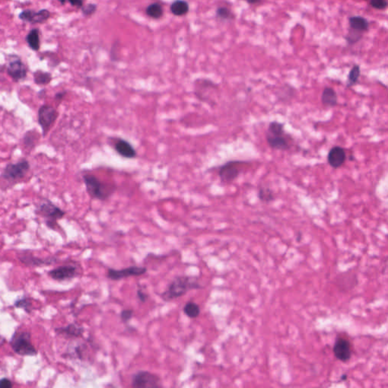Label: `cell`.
<instances>
[{
  "mask_svg": "<svg viewBox=\"0 0 388 388\" xmlns=\"http://www.w3.org/2000/svg\"><path fill=\"white\" fill-rule=\"evenodd\" d=\"M202 288L199 279L196 277L181 275L171 281L167 289L161 294L165 302L171 301L185 295L189 291Z\"/></svg>",
  "mask_w": 388,
  "mask_h": 388,
  "instance_id": "cell-1",
  "label": "cell"
},
{
  "mask_svg": "<svg viewBox=\"0 0 388 388\" xmlns=\"http://www.w3.org/2000/svg\"><path fill=\"white\" fill-rule=\"evenodd\" d=\"M83 181L89 196L94 200L106 201L117 190L115 184L102 181L91 174L83 175Z\"/></svg>",
  "mask_w": 388,
  "mask_h": 388,
  "instance_id": "cell-2",
  "label": "cell"
},
{
  "mask_svg": "<svg viewBox=\"0 0 388 388\" xmlns=\"http://www.w3.org/2000/svg\"><path fill=\"white\" fill-rule=\"evenodd\" d=\"M10 346L14 354L20 357H35L38 351L33 344L31 334L27 331H16L10 340Z\"/></svg>",
  "mask_w": 388,
  "mask_h": 388,
  "instance_id": "cell-3",
  "label": "cell"
},
{
  "mask_svg": "<svg viewBox=\"0 0 388 388\" xmlns=\"http://www.w3.org/2000/svg\"><path fill=\"white\" fill-rule=\"evenodd\" d=\"M36 214L45 219V223L49 229L55 230L58 227L57 222L64 217L65 212L50 200L43 199L38 204Z\"/></svg>",
  "mask_w": 388,
  "mask_h": 388,
  "instance_id": "cell-4",
  "label": "cell"
},
{
  "mask_svg": "<svg viewBox=\"0 0 388 388\" xmlns=\"http://www.w3.org/2000/svg\"><path fill=\"white\" fill-rule=\"evenodd\" d=\"M248 162L241 160H231L219 166L218 175L223 184H230L238 179L241 175V167Z\"/></svg>",
  "mask_w": 388,
  "mask_h": 388,
  "instance_id": "cell-5",
  "label": "cell"
},
{
  "mask_svg": "<svg viewBox=\"0 0 388 388\" xmlns=\"http://www.w3.org/2000/svg\"><path fill=\"white\" fill-rule=\"evenodd\" d=\"M38 123L42 129V135L46 136L56 121L58 112L52 105H42L38 110Z\"/></svg>",
  "mask_w": 388,
  "mask_h": 388,
  "instance_id": "cell-6",
  "label": "cell"
},
{
  "mask_svg": "<svg viewBox=\"0 0 388 388\" xmlns=\"http://www.w3.org/2000/svg\"><path fill=\"white\" fill-rule=\"evenodd\" d=\"M30 169V163L25 159L17 163H10L5 166L1 178L8 181H17L25 176Z\"/></svg>",
  "mask_w": 388,
  "mask_h": 388,
  "instance_id": "cell-7",
  "label": "cell"
},
{
  "mask_svg": "<svg viewBox=\"0 0 388 388\" xmlns=\"http://www.w3.org/2000/svg\"><path fill=\"white\" fill-rule=\"evenodd\" d=\"M131 386L134 388H160L161 379L157 375L148 371H140L132 376Z\"/></svg>",
  "mask_w": 388,
  "mask_h": 388,
  "instance_id": "cell-8",
  "label": "cell"
},
{
  "mask_svg": "<svg viewBox=\"0 0 388 388\" xmlns=\"http://www.w3.org/2000/svg\"><path fill=\"white\" fill-rule=\"evenodd\" d=\"M334 355L342 363H348L353 355L351 341L346 337L338 336L333 348Z\"/></svg>",
  "mask_w": 388,
  "mask_h": 388,
  "instance_id": "cell-9",
  "label": "cell"
},
{
  "mask_svg": "<svg viewBox=\"0 0 388 388\" xmlns=\"http://www.w3.org/2000/svg\"><path fill=\"white\" fill-rule=\"evenodd\" d=\"M147 269L142 266H130L122 269H109L107 272V278L112 281H121L130 277H138L144 275Z\"/></svg>",
  "mask_w": 388,
  "mask_h": 388,
  "instance_id": "cell-10",
  "label": "cell"
},
{
  "mask_svg": "<svg viewBox=\"0 0 388 388\" xmlns=\"http://www.w3.org/2000/svg\"><path fill=\"white\" fill-rule=\"evenodd\" d=\"M78 268L74 265L58 266L48 272V275L56 282H65L78 276Z\"/></svg>",
  "mask_w": 388,
  "mask_h": 388,
  "instance_id": "cell-11",
  "label": "cell"
},
{
  "mask_svg": "<svg viewBox=\"0 0 388 388\" xmlns=\"http://www.w3.org/2000/svg\"><path fill=\"white\" fill-rule=\"evenodd\" d=\"M18 260L27 267H42V266H52L57 263L56 258L54 256L40 258L33 256L31 253H26L19 256Z\"/></svg>",
  "mask_w": 388,
  "mask_h": 388,
  "instance_id": "cell-12",
  "label": "cell"
},
{
  "mask_svg": "<svg viewBox=\"0 0 388 388\" xmlns=\"http://www.w3.org/2000/svg\"><path fill=\"white\" fill-rule=\"evenodd\" d=\"M218 90V85L209 79H197L194 83V93L202 102H209L207 93Z\"/></svg>",
  "mask_w": 388,
  "mask_h": 388,
  "instance_id": "cell-13",
  "label": "cell"
},
{
  "mask_svg": "<svg viewBox=\"0 0 388 388\" xmlns=\"http://www.w3.org/2000/svg\"><path fill=\"white\" fill-rule=\"evenodd\" d=\"M49 17H50V12L47 9H41L36 12L33 10H24L18 15L19 19L22 21L31 23V24H42L46 21Z\"/></svg>",
  "mask_w": 388,
  "mask_h": 388,
  "instance_id": "cell-14",
  "label": "cell"
},
{
  "mask_svg": "<svg viewBox=\"0 0 388 388\" xmlns=\"http://www.w3.org/2000/svg\"><path fill=\"white\" fill-rule=\"evenodd\" d=\"M7 74L14 81L18 82L27 77V68L20 58L16 57L8 63L6 68Z\"/></svg>",
  "mask_w": 388,
  "mask_h": 388,
  "instance_id": "cell-15",
  "label": "cell"
},
{
  "mask_svg": "<svg viewBox=\"0 0 388 388\" xmlns=\"http://www.w3.org/2000/svg\"><path fill=\"white\" fill-rule=\"evenodd\" d=\"M329 165L334 169H339L347 161L346 150L342 146H335L331 148L327 156Z\"/></svg>",
  "mask_w": 388,
  "mask_h": 388,
  "instance_id": "cell-16",
  "label": "cell"
},
{
  "mask_svg": "<svg viewBox=\"0 0 388 388\" xmlns=\"http://www.w3.org/2000/svg\"><path fill=\"white\" fill-rule=\"evenodd\" d=\"M114 149L121 157L125 159H135L137 153L130 142L122 138H118L114 143Z\"/></svg>",
  "mask_w": 388,
  "mask_h": 388,
  "instance_id": "cell-17",
  "label": "cell"
},
{
  "mask_svg": "<svg viewBox=\"0 0 388 388\" xmlns=\"http://www.w3.org/2000/svg\"><path fill=\"white\" fill-rule=\"evenodd\" d=\"M266 141L271 149L275 150L287 151L291 149V144L285 135H272L266 132Z\"/></svg>",
  "mask_w": 388,
  "mask_h": 388,
  "instance_id": "cell-18",
  "label": "cell"
},
{
  "mask_svg": "<svg viewBox=\"0 0 388 388\" xmlns=\"http://www.w3.org/2000/svg\"><path fill=\"white\" fill-rule=\"evenodd\" d=\"M55 332L57 335H61L65 338L77 339L83 337L84 329L75 323H71L64 327L57 328L55 329Z\"/></svg>",
  "mask_w": 388,
  "mask_h": 388,
  "instance_id": "cell-19",
  "label": "cell"
},
{
  "mask_svg": "<svg viewBox=\"0 0 388 388\" xmlns=\"http://www.w3.org/2000/svg\"><path fill=\"white\" fill-rule=\"evenodd\" d=\"M349 22L350 29L356 30V31L361 32V33H366L370 30V20L366 17L360 15L351 16L348 18Z\"/></svg>",
  "mask_w": 388,
  "mask_h": 388,
  "instance_id": "cell-20",
  "label": "cell"
},
{
  "mask_svg": "<svg viewBox=\"0 0 388 388\" xmlns=\"http://www.w3.org/2000/svg\"><path fill=\"white\" fill-rule=\"evenodd\" d=\"M321 102L322 105L328 108H334L338 105V93L335 89L331 87H326L322 91L321 96Z\"/></svg>",
  "mask_w": 388,
  "mask_h": 388,
  "instance_id": "cell-21",
  "label": "cell"
},
{
  "mask_svg": "<svg viewBox=\"0 0 388 388\" xmlns=\"http://www.w3.org/2000/svg\"><path fill=\"white\" fill-rule=\"evenodd\" d=\"M296 94H297V90L295 87H293L289 83H285L283 86L279 87L276 96L280 101L288 102L295 97Z\"/></svg>",
  "mask_w": 388,
  "mask_h": 388,
  "instance_id": "cell-22",
  "label": "cell"
},
{
  "mask_svg": "<svg viewBox=\"0 0 388 388\" xmlns=\"http://www.w3.org/2000/svg\"><path fill=\"white\" fill-rule=\"evenodd\" d=\"M171 12L175 16H184L188 13L190 5L185 0H175L170 6Z\"/></svg>",
  "mask_w": 388,
  "mask_h": 388,
  "instance_id": "cell-23",
  "label": "cell"
},
{
  "mask_svg": "<svg viewBox=\"0 0 388 388\" xmlns=\"http://www.w3.org/2000/svg\"><path fill=\"white\" fill-rule=\"evenodd\" d=\"M360 76H361V68L360 64H354L348 74L347 87L351 88L357 85L360 80Z\"/></svg>",
  "mask_w": 388,
  "mask_h": 388,
  "instance_id": "cell-24",
  "label": "cell"
},
{
  "mask_svg": "<svg viewBox=\"0 0 388 388\" xmlns=\"http://www.w3.org/2000/svg\"><path fill=\"white\" fill-rule=\"evenodd\" d=\"M26 41L29 47L33 51H38L40 47V40H39V32L37 28H33L29 32L26 36Z\"/></svg>",
  "mask_w": 388,
  "mask_h": 388,
  "instance_id": "cell-25",
  "label": "cell"
},
{
  "mask_svg": "<svg viewBox=\"0 0 388 388\" xmlns=\"http://www.w3.org/2000/svg\"><path fill=\"white\" fill-rule=\"evenodd\" d=\"M215 17L221 21H231L235 20V14L228 7H218L215 11Z\"/></svg>",
  "mask_w": 388,
  "mask_h": 388,
  "instance_id": "cell-26",
  "label": "cell"
},
{
  "mask_svg": "<svg viewBox=\"0 0 388 388\" xmlns=\"http://www.w3.org/2000/svg\"><path fill=\"white\" fill-rule=\"evenodd\" d=\"M258 198L260 201L265 203H270L273 202L275 199V193L273 190L269 187L262 186L258 190Z\"/></svg>",
  "mask_w": 388,
  "mask_h": 388,
  "instance_id": "cell-27",
  "label": "cell"
},
{
  "mask_svg": "<svg viewBox=\"0 0 388 388\" xmlns=\"http://www.w3.org/2000/svg\"><path fill=\"white\" fill-rule=\"evenodd\" d=\"M146 13L151 18L159 19L163 15V8L161 4L153 2L146 7Z\"/></svg>",
  "mask_w": 388,
  "mask_h": 388,
  "instance_id": "cell-28",
  "label": "cell"
},
{
  "mask_svg": "<svg viewBox=\"0 0 388 388\" xmlns=\"http://www.w3.org/2000/svg\"><path fill=\"white\" fill-rule=\"evenodd\" d=\"M184 313L190 319H197L200 315V307L194 302H187L184 307Z\"/></svg>",
  "mask_w": 388,
  "mask_h": 388,
  "instance_id": "cell-29",
  "label": "cell"
},
{
  "mask_svg": "<svg viewBox=\"0 0 388 388\" xmlns=\"http://www.w3.org/2000/svg\"><path fill=\"white\" fill-rule=\"evenodd\" d=\"M267 132L272 135H285V124L277 121H271L269 124Z\"/></svg>",
  "mask_w": 388,
  "mask_h": 388,
  "instance_id": "cell-30",
  "label": "cell"
},
{
  "mask_svg": "<svg viewBox=\"0 0 388 388\" xmlns=\"http://www.w3.org/2000/svg\"><path fill=\"white\" fill-rule=\"evenodd\" d=\"M33 80L37 85L49 84L52 80V74L42 71H36L33 73Z\"/></svg>",
  "mask_w": 388,
  "mask_h": 388,
  "instance_id": "cell-31",
  "label": "cell"
},
{
  "mask_svg": "<svg viewBox=\"0 0 388 388\" xmlns=\"http://www.w3.org/2000/svg\"><path fill=\"white\" fill-rule=\"evenodd\" d=\"M14 307L17 309H22L26 313L30 314L32 312V304L30 299L27 297L17 298L14 301Z\"/></svg>",
  "mask_w": 388,
  "mask_h": 388,
  "instance_id": "cell-32",
  "label": "cell"
},
{
  "mask_svg": "<svg viewBox=\"0 0 388 388\" xmlns=\"http://www.w3.org/2000/svg\"><path fill=\"white\" fill-rule=\"evenodd\" d=\"M363 37H364V33L351 30V29H350L348 34L344 36V39H346L349 46H354V45L357 44L363 39Z\"/></svg>",
  "mask_w": 388,
  "mask_h": 388,
  "instance_id": "cell-33",
  "label": "cell"
},
{
  "mask_svg": "<svg viewBox=\"0 0 388 388\" xmlns=\"http://www.w3.org/2000/svg\"><path fill=\"white\" fill-rule=\"evenodd\" d=\"M85 346L84 345H77L74 347L71 350H68L67 352V356L69 357H73V359H79V360H83V354H84Z\"/></svg>",
  "mask_w": 388,
  "mask_h": 388,
  "instance_id": "cell-34",
  "label": "cell"
},
{
  "mask_svg": "<svg viewBox=\"0 0 388 388\" xmlns=\"http://www.w3.org/2000/svg\"><path fill=\"white\" fill-rule=\"evenodd\" d=\"M36 134L37 133L33 131H27L24 136V144L27 148H32L36 144Z\"/></svg>",
  "mask_w": 388,
  "mask_h": 388,
  "instance_id": "cell-35",
  "label": "cell"
},
{
  "mask_svg": "<svg viewBox=\"0 0 388 388\" xmlns=\"http://www.w3.org/2000/svg\"><path fill=\"white\" fill-rule=\"evenodd\" d=\"M370 5L372 8L376 10H385L388 8L387 0H370Z\"/></svg>",
  "mask_w": 388,
  "mask_h": 388,
  "instance_id": "cell-36",
  "label": "cell"
},
{
  "mask_svg": "<svg viewBox=\"0 0 388 388\" xmlns=\"http://www.w3.org/2000/svg\"><path fill=\"white\" fill-rule=\"evenodd\" d=\"M97 10V5L96 4L89 3L86 5H83L81 8L82 13L83 15L90 16L94 14Z\"/></svg>",
  "mask_w": 388,
  "mask_h": 388,
  "instance_id": "cell-37",
  "label": "cell"
},
{
  "mask_svg": "<svg viewBox=\"0 0 388 388\" xmlns=\"http://www.w3.org/2000/svg\"><path fill=\"white\" fill-rule=\"evenodd\" d=\"M133 316H134V311L132 310H124L120 314V319L124 323H127L132 319Z\"/></svg>",
  "mask_w": 388,
  "mask_h": 388,
  "instance_id": "cell-38",
  "label": "cell"
},
{
  "mask_svg": "<svg viewBox=\"0 0 388 388\" xmlns=\"http://www.w3.org/2000/svg\"><path fill=\"white\" fill-rule=\"evenodd\" d=\"M59 2L62 5H64L65 2H69L71 5L77 8H81L83 5V0H59Z\"/></svg>",
  "mask_w": 388,
  "mask_h": 388,
  "instance_id": "cell-39",
  "label": "cell"
},
{
  "mask_svg": "<svg viewBox=\"0 0 388 388\" xmlns=\"http://www.w3.org/2000/svg\"><path fill=\"white\" fill-rule=\"evenodd\" d=\"M137 297L138 300L143 304L146 303L148 299H149V295L146 292H144L143 290L140 289V288L137 291Z\"/></svg>",
  "mask_w": 388,
  "mask_h": 388,
  "instance_id": "cell-40",
  "label": "cell"
},
{
  "mask_svg": "<svg viewBox=\"0 0 388 388\" xmlns=\"http://www.w3.org/2000/svg\"><path fill=\"white\" fill-rule=\"evenodd\" d=\"M13 387V383L10 379L7 378H2L0 379V388H11Z\"/></svg>",
  "mask_w": 388,
  "mask_h": 388,
  "instance_id": "cell-41",
  "label": "cell"
},
{
  "mask_svg": "<svg viewBox=\"0 0 388 388\" xmlns=\"http://www.w3.org/2000/svg\"><path fill=\"white\" fill-rule=\"evenodd\" d=\"M66 93H67L66 91L58 92V93H57L56 94H55V100H58V101L62 100L63 98H64V96H65V95H66Z\"/></svg>",
  "mask_w": 388,
  "mask_h": 388,
  "instance_id": "cell-42",
  "label": "cell"
},
{
  "mask_svg": "<svg viewBox=\"0 0 388 388\" xmlns=\"http://www.w3.org/2000/svg\"><path fill=\"white\" fill-rule=\"evenodd\" d=\"M244 2H247L249 5H256V4L260 3L263 0H243Z\"/></svg>",
  "mask_w": 388,
  "mask_h": 388,
  "instance_id": "cell-43",
  "label": "cell"
},
{
  "mask_svg": "<svg viewBox=\"0 0 388 388\" xmlns=\"http://www.w3.org/2000/svg\"><path fill=\"white\" fill-rule=\"evenodd\" d=\"M5 67L3 65H0V80H2V74H3Z\"/></svg>",
  "mask_w": 388,
  "mask_h": 388,
  "instance_id": "cell-44",
  "label": "cell"
},
{
  "mask_svg": "<svg viewBox=\"0 0 388 388\" xmlns=\"http://www.w3.org/2000/svg\"><path fill=\"white\" fill-rule=\"evenodd\" d=\"M5 342V339H4L3 338H2L1 335H0V344H2V343Z\"/></svg>",
  "mask_w": 388,
  "mask_h": 388,
  "instance_id": "cell-45",
  "label": "cell"
}]
</instances>
